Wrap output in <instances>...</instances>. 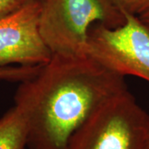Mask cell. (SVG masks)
<instances>
[{"mask_svg":"<svg viewBox=\"0 0 149 149\" xmlns=\"http://www.w3.org/2000/svg\"><path fill=\"white\" fill-rule=\"evenodd\" d=\"M128 90L124 76L88 55H52L14 100L27 120V148L67 149L70 139L109 99Z\"/></svg>","mask_w":149,"mask_h":149,"instance_id":"1","label":"cell"},{"mask_svg":"<svg viewBox=\"0 0 149 149\" xmlns=\"http://www.w3.org/2000/svg\"><path fill=\"white\" fill-rule=\"evenodd\" d=\"M39 28L52 55H86L88 36L95 24L117 27L125 16L109 0H39Z\"/></svg>","mask_w":149,"mask_h":149,"instance_id":"2","label":"cell"},{"mask_svg":"<svg viewBox=\"0 0 149 149\" xmlns=\"http://www.w3.org/2000/svg\"><path fill=\"white\" fill-rule=\"evenodd\" d=\"M149 114L128 91L99 107L70 139L67 149H147Z\"/></svg>","mask_w":149,"mask_h":149,"instance_id":"3","label":"cell"},{"mask_svg":"<svg viewBox=\"0 0 149 149\" xmlns=\"http://www.w3.org/2000/svg\"><path fill=\"white\" fill-rule=\"evenodd\" d=\"M123 14L125 22L119 27H91L86 55L118 74L149 82V31L138 16Z\"/></svg>","mask_w":149,"mask_h":149,"instance_id":"4","label":"cell"},{"mask_svg":"<svg viewBox=\"0 0 149 149\" xmlns=\"http://www.w3.org/2000/svg\"><path fill=\"white\" fill-rule=\"evenodd\" d=\"M39 0H25L17 10L0 17V65H41L52 53L39 28Z\"/></svg>","mask_w":149,"mask_h":149,"instance_id":"5","label":"cell"},{"mask_svg":"<svg viewBox=\"0 0 149 149\" xmlns=\"http://www.w3.org/2000/svg\"><path fill=\"white\" fill-rule=\"evenodd\" d=\"M27 132V117L15 104L0 118V149H26Z\"/></svg>","mask_w":149,"mask_h":149,"instance_id":"6","label":"cell"},{"mask_svg":"<svg viewBox=\"0 0 149 149\" xmlns=\"http://www.w3.org/2000/svg\"><path fill=\"white\" fill-rule=\"evenodd\" d=\"M42 65H0V80L22 82L35 76Z\"/></svg>","mask_w":149,"mask_h":149,"instance_id":"7","label":"cell"},{"mask_svg":"<svg viewBox=\"0 0 149 149\" xmlns=\"http://www.w3.org/2000/svg\"><path fill=\"white\" fill-rule=\"evenodd\" d=\"M123 13L139 16L149 8V0H109Z\"/></svg>","mask_w":149,"mask_h":149,"instance_id":"8","label":"cell"},{"mask_svg":"<svg viewBox=\"0 0 149 149\" xmlns=\"http://www.w3.org/2000/svg\"><path fill=\"white\" fill-rule=\"evenodd\" d=\"M24 2L25 0H0V17L17 10Z\"/></svg>","mask_w":149,"mask_h":149,"instance_id":"9","label":"cell"},{"mask_svg":"<svg viewBox=\"0 0 149 149\" xmlns=\"http://www.w3.org/2000/svg\"><path fill=\"white\" fill-rule=\"evenodd\" d=\"M139 18L140 19V21L143 23V25L145 27L148 28V30L149 31V8L145 10L143 13H142L140 15H139Z\"/></svg>","mask_w":149,"mask_h":149,"instance_id":"10","label":"cell"},{"mask_svg":"<svg viewBox=\"0 0 149 149\" xmlns=\"http://www.w3.org/2000/svg\"><path fill=\"white\" fill-rule=\"evenodd\" d=\"M147 149H149V137H148V148Z\"/></svg>","mask_w":149,"mask_h":149,"instance_id":"11","label":"cell"}]
</instances>
